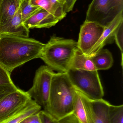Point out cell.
<instances>
[{"label": "cell", "instance_id": "1", "mask_svg": "<svg viewBox=\"0 0 123 123\" xmlns=\"http://www.w3.org/2000/svg\"><path fill=\"white\" fill-rule=\"evenodd\" d=\"M45 45L29 37L0 34V66L11 74L25 63L40 58Z\"/></svg>", "mask_w": 123, "mask_h": 123}, {"label": "cell", "instance_id": "2", "mask_svg": "<svg viewBox=\"0 0 123 123\" xmlns=\"http://www.w3.org/2000/svg\"><path fill=\"white\" fill-rule=\"evenodd\" d=\"M75 90L66 72L55 73L48 102L44 110L57 120L73 114Z\"/></svg>", "mask_w": 123, "mask_h": 123}, {"label": "cell", "instance_id": "3", "mask_svg": "<svg viewBox=\"0 0 123 123\" xmlns=\"http://www.w3.org/2000/svg\"><path fill=\"white\" fill-rule=\"evenodd\" d=\"M77 48L76 41L53 35L45 44L40 58L53 70L67 72L71 60Z\"/></svg>", "mask_w": 123, "mask_h": 123}, {"label": "cell", "instance_id": "4", "mask_svg": "<svg viewBox=\"0 0 123 123\" xmlns=\"http://www.w3.org/2000/svg\"><path fill=\"white\" fill-rule=\"evenodd\" d=\"M66 73L75 89L91 99H103L104 90L98 71L70 69Z\"/></svg>", "mask_w": 123, "mask_h": 123}, {"label": "cell", "instance_id": "5", "mask_svg": "<svg viewBox=\"0 0 123 123\" xmlns=\"http://www.w3.org/2000/svg\"><path fill=\"white\" fill-rule=\"evenodd\" d=\"M47 66H42L35 72L33 85L27 91L29 97L45 109L48 102L52 79L55 72Z\"/></svg>", "mask_w": 123, "mask_h": 123}, {"label": "cell", "instance_id": "6", "mask_svg": "<svg viewBox=\"0 0 123 123\" xmlns=\"http://www.w3.org/2000/svg\"><path fill=\"white\" fill-rule=\"evenodd\" d=\"M27 92L18 88L0 100V123L13 117L24 110L34 102Z\"/></svg>", "mask_w": 123, "mask_h": 123}, {"label": "cell", "instance_id": "7", "mask_svg": "<svg viewBox=\"0 0 123 123\" xmlns=\"http://www.w3.org/2000/svg\"><path fill=\"white\" fill-rule=\"evenodd\" d=\"M117 15L110 0H92L89 5L85 21L93 22L105 27Z\"/></svg>", "mask_w": 123, "mask_h": 123}, {"label": "cell", "instance_id": "8", "mask_svg": "<svg viewBox=\"0 0 123 123\" xmlns=\"http://www.w3.org/2000/svg\"><path fill=\"white\" fill-rule=\"evenodd\" d=\"M105 27L93 22L84 21L81 26L77 42L79 49L87 55L99 40Z\"/></svg>", "mask_w": 123, "mask_h": 123}, {"label": "cell", "instance_id": "9", "mask_svg": "<svg viewBox=\"0 0 123 123\" xmlns=\"http://www.w3.org/2000/svg\"><path fill=\"white\" fill-rule=\"evenodd\" d=\"M73 103V114L79 122L81 123H91L93 113L92 100L75 89Z\"/></svg>", "mask_w": 123, "mask_h": 123}, {"label": "cell", "instance_id": "10", "mask_svg": "<svg viewBox=\"0 0 123 123\" xmlns=\"http://www.w3.org/2000/svg\"><path fill=\"white\" fill-rule=\"evenodd\" d=\"M123 11L118 13L113 19L105 27L104 31L95 45L87 56L91 57L102 49L107 44L112 42L114 39L115 32L118 27L123 23Z\"/></svg>", "mask_w": 123, "mask_h": 123}, {"label": "cell", "instance_id": "11", "mask_svg": "<svg viewBox=\"0 0 123 123\" xmlns=\"http://www.w3.org/2000/svg\"><path fill=\"white\" fill-rule=\"evenodd\" d=\"M60 21L52 14L42 9L24 24L29 30L34 28H49L55 26Z\"/></svg>", "mask_w": 123, "mask_h": 123}, {"label": "cell", "instance_id": "12", "mask_svg": "<svg viewBox=\"0 0 123 123\" xmlns=\"http://www.w3.org/2000/svg\"><path fill=\"white\" fill-rule=\"evenodd\" d=\"M29 30L25 26L22 22L20 6L12 19L6 25L0 27V34L29 37Z\"/></svg>", "mask_w": 123, "mask_h": 123}, {"label": "cell", "instance_id": "13", "mask_svg": "<svg viewBox=\"0 0 123 123\" xmlns=\"http://www.w3.org/2000/svg\"><path fill=\"white\" fill-rule=\"evenodd\" d=\"M33 5L39 6L52 14L59 20L66 16L65 4L62 0H29Z\"/></svg>", "mask_w": 123, "mask_h": 123}, {"label": "cell", "instance_id": "14", "mask_svg": "<svg viewBox=\"0 0 123 123\" xmlns=\"http://www.w3.org/2000/svg\"><path fill=\"white\" fill-rule=\"evenodd\" d=\"M91 100L93 107L91 123H110L109 117L110 103L103 99Z\"/></svg>", "mask_w": 123, "mask_h": 123}, {"label": "cell", "instance_id": "15", "mask_svg": "<svg viewBox=\"0 0 123 123\" xmlns=\"http://www.w3.org/2000/svg\"><path fill=\"white\" fill-rule=\"evenodd\" d=\"M21 3L17 0H1L0 2V27L12 19Z\"/></svg>", "mask_w": 123, "mask_h": 123}, {"label": "cell", "instance_id": "16", "mask_svg": "<svg viewBox=\"0 0 123 123\" xmlns=\"http://www.w3.org/2000/svg\"><path fill=\"white\" fill-rule=\"evenodd\" d=\"M70 69L91 71L97 70L90 58L84 54L78 48L74 52L69 63L68 70Z\"/></svg>", "mask_w": 123, "mask_h": 123}, {"label": "cell", "instance_id": "17", "mask_svg": "<svg viewBox=\"0 0 123 123\" xmlns=\"http://www.w3.org/2000/svg\"><path fill=\"white\" fill-rule=\"evenodd\" d=\"M89 57L97 71L109 69L113 64V59L112 53L107 49H102Z\"/></svg>", "mask_w": 123, "mask_h": 123}, {"label": "cell", "instance_id": "18", "mask_svg": "<svg viewBox=\"0 0 123 123\" xmlns=\"http://www.w3.org/2000/svg\"><path fill=\"white\" fill-rule=\"evenodd\" d=\"M20 9L22 19L24 23L43 8L39 6L30 3L29 0H22Z\"/></svg>", "mask_w": 123, "mask_h": 123}, {"label": "cell", "instance_id": "19", "mask_svg": "<svg viewBox=\"0 0 123 123\" xmlns=\"http://www.w3.org/2000/svg\"><path fill=\"white\" fill-rule=\"evenodd\" d=\"M42 107L34 101L21 112L3 123H19L23 119L32 114L39 112Z\"/></svg>", "mask_w": 123, "mask_h": 123}, {"label": "cell", "instance_id": "20", "mask_svg": "<svg viewBox=\"0 0 123 123\" xmlns=\"http://www.w3.org/2000/svg\"><path fill=\"white\" fill-rule=\"evenodd\" d=\"M110 123H123V105H115L110 104L109 107Z\"/></svg>", "mask_w": 123, "mask_h": 123}, {"label": "cell", "instance_id": "21", "mask_svg": "<svg viewBox=\"0 0 123 123\" xmlns=\"http://www.w3.org/2000/svg\"><path fill=\"white\" fill-rule=\"evenodd\" d=\"M123 23L118 27L115 32L114 39L115 40L116 44L120 50L123 57Z\"/></svg>", "mask_w": 123, "mask_h": 123}, {"label": "cell", "instance_id": "22", "mask_svg": "<svg viewBox=\"0 0 123 123\" xmlns=\"http://www.w3.org/2000/svg\"><path fill=\"white\" fill-rule=\"evenodd\" d=\"M18 88L13 83L5 85H0V100L7 95L16 91Z\"/></svg>", "mask_w": 123, "mask_h": 123}, {"label": "cell", "instance_id": "23", "mask_svg": "<svg viewBox=\"0 0 123 123\" xmlns=\"http://www.w3.org/2000/svg\"><path fill=\"white\" fill-rule=\"evenodd\" d=\"M13 83L10 76V73L0 66V85H5Z\"/></svg>", "mask_w": 123, "mask_h": 123}, {"label": "cell", "instance_id": "24", "mask_svg": "<svg viewBox=\"0 0 123 123\" xmlns=\"http://www.w3.org/2000/svg\"><path fill=\"white\" fill-rule=\"evenodd\" d=\"M39 114L41 123H56L55 119L44 110L40 111Z\"/></svg>", "mask_w": 123, "mask_h": 123}, {"label": "cell", "instance_id": "25", "mask_svg": "<svg viewBox=\"0 0 123 123\" xmlns=\"http://www.w3.org/2000/svg\"><path fill=\"white\" fill-rule=\"evenodd\" d=\"M111 7L116 14L123 11V0H110Z\"/></svg>", "mask_w": 123, "mask_h": 123}, {"label": "cell", "instance_id": "26", "mask_svg": "<svg viewBox=\"0 0 123 123\" xmlns=\"http://www.w3.org/2000/svg\"><path fill=\"white\" fill-rule=\"evenodd\" d=\"M56 123H81L74 114L67 116L60 120L55 119Z\"/></svg>", "mask_w": 123, "mask_h": 123}, {"label": "cell", "instance_id": "27", "mask_svg": "<svg viewBox=\"0 0 123 123\" xmlns=\"http://www.w3.org/2000/svg\"><path fill=\"white\" fill-rule=\"evenodd\" d=\"M39 112L26 117L19 123H41Z\"/></svg>", "mask_w": 123, "mask_h": 123}, {"label": "cell", "instance_id": "28", "mask_svg": "<svg viewBox=\"0 0 123 123\" xmlns=\"http://www.w3.org/2000/svg\"><path fill=\"white\" fill-rule=\"evenodd\" d=\"M17 0L18 1H19V2H20V3H22V0ZM1 0H0V2H1Z\"/></svg>", "mask_w": 123, "mask_h": 123}]
</instances>
